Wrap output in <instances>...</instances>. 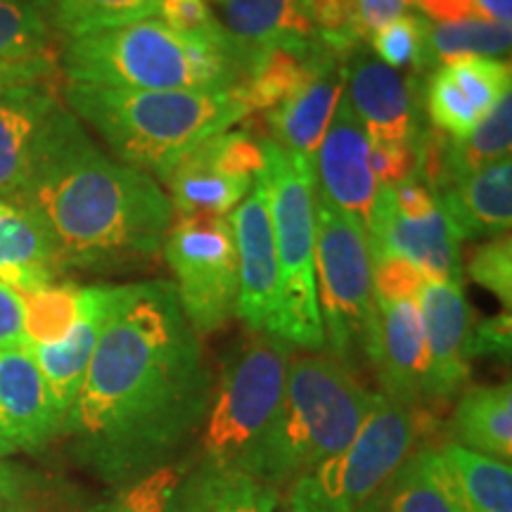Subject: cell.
<instances>
[{
    "mask_svg": "<svg viewBox=\"0 0 512 512\" xmlns=\"http://www.w3.org/2000/svg\"><path fill=\"white\" fill-rule=\"evenodd\" d=\"M211 403L200 335L174 283L119 285L60 432L112 484L150 475L200 427Z\"/></svg>",
    "mask_w": 512,
    "mask_h": 512,
    "instance_id": "cell-1",
    "label": "cell"
},
{
    "mask_svg": "<svg viewBox=\"0 0 512 512\" xmlns=\"http://www.w3.org/2000/svg\"><path fill=\"white\" fill-rule=\"evenodd\" d=\"M12 202L43 221L64 268L152 259L174 221L155 178L105 155L62 105L43 126Z\"/></svg>",
    "mask_w": 512,
    "mask_h": 512,
    "instance_id": "cell-2",
    "label": "cell"
},
{
    "mask_svg": "<svg viewBox=\"0 0 512 512\" xmlns=\"http://www.w3.org/2000/svg\"><path fill=\"white\" fill-rule=\"evenodd\" d=\"M64 102L121 164L155 181H166L188 152L252 114L238 86L226 91H117L67 83Z\"/></svg>",
    "mask_w": 512,
    "mask_h": 512,
    "instance_id": "cell-3",
    "label": "cell"
},
{
    "mask_svg": "<svg viewBox=\"0 0 512 512\" xmlns=\"http://www.w3.org/2000/svg\"><path fill=\"white\" fill-rule=\"evenodd\" d=\"M62 72L67 83L117 91H226L242 79L228 53L176 34L157 17L69 38Z\"/></svg>",
    "mask_w": 512,
    "mask_h": 512,
    "instance_id": "cell-4",
    "label": "cell"
},
{
    "mask_svg": "<svg viewBox=\"0 0 512 512\" xmlns=\"http://www.w3.org/2000/svg\"><path fill=\"white\" fill-rule=\"evenodd\" d=\"M375 394L328 351L292 354L285 396L256 479L273 489L316 470L351 444Z\"/></svg>",
    "mask_w": 512,
    "mask_h": 512,
    "instance_id": "cell-5",
    "label": "cell"
},
{
    "mask_svg": "<svg viewBox=\"0 0 512 512\" xmlns=\"http://www.w3.org/2000/svg\"><path fill=\"white\" fill-rule=\"evenodd\" d=\"M264 178L268 185L280 294L271 335L290 347L323 351L325 332L316 287V178L313 162L264 140Z\"/></svg>",
    "mask_w": 512,
    "mask_h": 512,
    "instance_id": "cell-6",
    "label": "cell"
},
{
    "mask_svg": "<svg viewBox=\"0 0 512 512\" xmlns=\"http://www.w3.org/2000/svg\"><path fill=\"white\" fill-rule=\"evenodd\" d=\"M294 347L268 332H249L223 363L202 432L204 463L256 479L261 453L283 406Z\"/></svg>",
    "mask_w": 512,
    "mask_h": 512,
    "instance_id": "cell-7",
    "label": "cell"
},
{
    "mask_svg": "<svg viewBox=\"0 0 512 512\" xmlns=\"http://www.w3.org/2000/svg\"><path fill=\"white\" fill-rule=\"evenodd\" d=\"M430 427L427 408L375 394L351 444L287 486L285 512H358L418 451Z\"/></svg>",
    "mask_w": 512,
    "mask_h": 512,
    "instance_id": "cell-8",
    "label": "cell"
},
{
    "mask_svg": "<svg viewBox=\"0 0 512 512\" xmlns=\"http://www.w3.org/2000/svg\"><path fill=\"white\" fill-rule=\"evenodd\" d=\"M316 287L328 354L351 370L370 358L377 335L373 254L354 216L316 190Z\"/></svg>",
    "mask_w": 512,
    "mask_h": 512,
    "instance_id": "cell-9",
    "label": "cell"
},
{
    "mask_svg": "<svg viewBox=\"0 0 512 512\" xmlns=\"http://www.w3.org/2000/svg\"><path fill=\"white\" fill-rule=\"evenodd\" d=\"M181 309L197 335L226 328L238 313V254L223 216L181 219L164 238Z\"/></svg>",
    "mask_w": 512,
    "mask_h": 512,
    "instance_id": "cell-10",
    "label": "cell"
},
{
    "mask_svg": "<svg viewBox=\"0 0 512 512\" xmlns=\"http://www.w3.org/2000/svg\"><path fill=\"white\" fill-rule=\"evenodd\" d=\"M238 254V313L252 332L271 335L278 313L280 271L275 252L268 185L264 169L254 178L252 188L228 216Z\"/></svg>",
    "mask_w": 512,
    "mask_h": 512,
    "instance_id": "cell-11",
    "label": "cell"
},
{
    "mask_svg": "<svg viewBox=\"0 0 512 512\" xmlns=\"http://www.w3.org/2000/svg\"><path fill=\"white\" fill-rule=\"evenodd\" d=\"M418 306L427 344L425 406L446 403L463 392L472 363V311L463 280H425Z\"/></svg>",
    "mask_w": 512,
    "mask_h": 512,
    "instance_id": "cell-12",
    "label": "cell"
},
{
    "mask_svg": "<svg viewBox=\"0 0 512 512\" xmlns=\"http://www.w3.org/2000/svg\"><path fill=\"white\" fill-rule=\"evenodd\" d=\"M313 178L318 195L368 230L380 185L368 164V136L351 110L347 93L339 98L328 131L313 155Z\"/></svg>",
    "mask_w": 512,
    "mask_h": 512,
    "instance_id": "cell-13",
    "label": "cell"
},
{
    "mask_svg": "<svg viewBox=\"0 0 512 512\" xmlns=\"http://www.w3.org/2000/svg\"><path fill=\"white\" fill-rule=\"evenodd\" d=\"M366 235L373 256H401L427 280H463L460 233L441 204L427 219L408 221L396 214L389 188H380Z\"/></svg>",
    "mask_w": 512,
    "mask_h": 512,
    "instance_id": "cell-14",
    "label": "cell"
},
{
    "mask_svg": "<svg viewBox=\"0 0 512 512\" xmlns=\"http://www.w3.org/2000/svg\"><path fill=\"white\" fill-rule=\"evenodd\" d=\"M377 304V335L368 363L384 396L425 408L427 344L418 299Z\"/></svg>",
    "mask_w": 512,
    "mask_h": 512,
    "instance_id": "cell-15",
    "label": "cell"
},
{
    "mask_svg": "<svg viewBox=\"0 0 512 512\" xmlns=\"http://www.w3.org/2000/svg\"><path fill=\"white\" fill-rule=\"evenodd\" d=\"M349 105L368 138L406 140L420 138V112L413 98V81L389 69L366 53H351L344 81Z\"/></svg>",
    "mask_w": 512,
    "mask_h": 512,
    "instance_id": "cell-16",
    "label": "cell"
},
{
    "mask_svg": "<svg viewBox=\"0 0 512 512\" xmlns=\"http://www.w3.org/2000/svg\"><path fill=\"white\" fill-rule=\"evenodd\" d=\"M223 29L233 43L235 60L245 72L271 50L306 55L318 46L316 29L302 0H219Z\"/></svg>",
    "mask_w": 512,
    "mask_h": 512,
    "instance_id": "cell-17",
    "label": "cell"
},
{
    "mask_svg": "<svg viewBox=\"0 0 512 512\" xmlns=\"http://www.w3.org/2000/svg\"><path fill=\"white\" fill-rule=\"evenodd\" d=\"M422 465L453 512H512V467L453 444L420 446Z\"/></svg>",
    "mask_w": 512,
    "mask_h": 512,
    "instance_id": "cell-18",
    "label": "cell"
},
{
    "mask_svg": "<svg viewBox=\"0 0 512 512\" xmlns=\"http://www.w3.org/2000/svg\"><path fill=\"white\" fill-rule=\"evenodd\" d=\"M62 413L27 347L0 349V441L36 448L60 432Z\"/></svg>",
    "mask_w": 512,
    "mask_h": 512,
    "instance_id": "cell-19",
    "label": "cell"
},
{
    "mask_svg": "<svg viewBox=\"0 0 512 512\" xmlns=\"http://www.w3.org/2000/svg\"><path fill=\"white\" fill-rule=\"evenodd\" d=\"M347 60L349 57L330 53L318 67V72L299 91H294L290 98L266 112L273 143L313 162V155H316L332 114L337 110V102L344 93Z\"/></svg>",
    "mask_w": 512,
    "mask_h": 512,
    "instance_id": "cell-20",
    "label": "cell"
},
{
    "mask_svg": "<svg viewBox=\"0 0 512 512\" xmlns=\"http://www.w3.org/2000/svg\"><path fill=\"white\" fill-rule=\"evenodd\" d=\"M60 107L50 79L0 91V197L12 200L27 176L38 136Z\"/></svg>",
    "mask_w": 512,
    "mask_h": 512,
    "instance_id": "cell-21",
    "label": "cell"
},
{
    "mask_svg": "<svg viewBox=\"0 0 512 512\" xmlns=\"http://www.w3.org/2000/svg\"><path fill=\"white\" fill-rule=\"evenodd\" d=\"M64 261L34 211L0 197V283L17 292L57 283Z\"/></svg>",
    "mask_w": 512,
    "mask_h": 512,
    "instance_id": "cell-22",
    "label": "cell"
},
{
    "mask_svg": "<svg viewBox=\"0 0 512 512\" xmlns=\"http://www.w3.org/2000/svg\"><path fill=\"white\" fill-rule=\"evenodd\" d=\"M117 294L119 285H98L93 306L74 325V330L67 337L55 344L27 347L38 370H41L43 380L48 384L50 394H53V401L57 411L62 413V420L69 413V408L74 406L76 396H79L83 377H86L88 366H91L93 351L98 347L100 332L105 328L107 318H110L114 302H117Z\"/></svg>",
    "mask_w": 512,
    "mask_h": 512,
    "instance_id": "cell-23",
    "label": "cell"
},
{
    "mask_svg": "<svg viewBox=\"0 0 512 512\" xmlns=\"http://www.w3.org/2000/svg\"><path fill=\"white\" fill-rule=\"evenodd\" d=\"M437 202L460 233V240L498 238L512 223V162H501L472 171L439 192Z\"/></svg>",
    "mask_w": 512,
    "mask_h": 512,
    "instance_id": "cell-24",
    "label": "cell"
},
{
    "mask_svg": "<svg viewBox=\"0 0 512 512\" xmlns=\"http://www.w3.org/2000/svg\"><path fill=\"white\" fill-rule=\"evenodd\" d=\"M216 138V136H214ZM214 138L204 140L188 152L166 176L169 202L181 219L195 216H223L245 200L254 181L230 176L221 169L214 152Z\"/></svg>",
    "mask_w": 512,
    "mask_h": 512,
    "instance_id": "cell-25",
    "label": "cell"
},
{
    "mask_svg": "<svg viewBox=\"0 0 512 512\" xmlns=\"http://www.w3.org/2000/svg\"><path fill=\"white\" fill-rule=\"evenodd\" d=\"M166 512H285V503L259 479L202 465L183 479Z\"/></svg>",
    "mask_w": 512,
    "mask_h": 512,
    "instance_id": "cell-26",
    "label": "cell"
},
{
    "mask_svg": "<svg viewBox=\"0 0 512 512\" xmlns=\"http://www.w3.org/2000/svg\"><path fill=\"white\" fill-rule=\"evenodd\" d=\"M453 444L510 463L512 458V389L510 382L477 384L460 394L451 425Z\"/></svg>",
    "mask_w": 512,
    "mask_h": 512,
    "instance_id": "cell-27",
    "label": "cell"
},
{
    "mask_svg": "<svg viewBox=\"0 0 512 512\" xmlns=\"http://www.w3.org/2000/svg\"><path fill=\"white\" fill-rule=\"evenodd\" d=\"M98 285L50 283L38 290L19 292L24 306V347L55 344L74 330L95 302Z\"/></svg>",
    "mask_w": 512,
    "mask_h": 512,
    "instance_id": "cell-28",
    "label": "cell"
},
{
    "mask_svg": "<svg viewBox=\"0 0 512 512\" xmlns=\"http://www.w3.org/2000/svg\"><path fill=\"white\" fill-rule=\"evenodd\" d=\"M159 3L162 0H41L50 27L67 36V41L157 17Z\"/></svg>",
    "mask_w": 512,
    "mask_h": 512,
    "instance_id": "cell-29",
    "label": "cell"
},
{
    "mask_svg": "<svg viewBox=\"0 0 512 512\" xmlns=\"http://www.w3.org/2000/svg\"><path fill=\"white\" fill-rule=\"evenodd\" d=\"M57 62L41 0H0V64Z\"/></svg>",
    "mask_w": 512,
    "mask_h": 512,
    "instance_id": "cell-30",
    "label": "cell"
},
{
    "mask_svg": "<svg viewBox=\"0 0 512 512\" xmlns=\"http://www.w3.org/2000/svg\"><path fill=\"white\" fill-rule=\"evenodd\" d=\"M510 27L486 22V19H463V22L432 24L427 36L430 64H446L458 57H501L510 53Z\"/></svg>",
    "mask_w": 512,
    "mask_h": 512,
    "instance_id": "cell-31",
    "label": "cell"
},
{
    "mask_svg": "<svg viewBox=\"0 0 512 512\" xmlns=\"http://www.w3.org/2000/svg\"><path fill=\"white\" fill-rule=\"evenodd\" d=\"M358 512H453L422 465L420 448Z\"/></svg>",
    "mask_w": 512,
    "mask_h": 512,
    "instance_id": "cell-32",
    "label": "cell"
},
{
    "mask_svg": "<svg viewBox=\"0 0 512 512\" xmlns=\"http://www.w3.org/2000/svg\"><path fill=\"white\" fill-rule=\"evenodd\" d=\"M432 24L420 15H403L392 24L375 31L368 38L375 55L382 64L399 72V69H413V72H427L430 64V50H427V36Z\"/></svg>",
    "mask_w": 512,
    "mask_h": 512,
    "instance_id": "cell-33",
    "label": "cell"
},
{
    "mask_svg": "<svg viewBox=\"0 0 512 512\" xmlns=\"http://www.w3.org/2000/svg\"><path fill=\"white\" fill-rule=\"evenodd\" d=\"M425 107L432 128L446 136L463 140L482 124V114L475 110L470 98L453 83L444 67L432 69L425 83Z\"/></svg>",
    "mask_w": 512,
    "mask_h": 512,
    "instance_id": "cell-34",
    "label": "cell"
},
{
    "mask_svg": "<svg viewBox=\"0 0 512 512\" xmlns=\"http://www.w3.org/2000/svg\"><path fill=\"white\" fill-rule=\"evenodd\" d=\"M444 67L453 83L470 98L475 110L486 117L510 93V62L494 60V57H458Z\"/></svg>",
    "mask_w": 512,
    "mask_h": 512,
    "instance_id": "cell-35",
    "label": "cell"
},
{
    "mask_svg": "<svg viewBox=\"0 0 512 512\" xmlns=\"http://www.w3.org/2000/svg\"><path fill=\"white\" fill-rule=\"evenodd\" d=\"M157 19H162L166 27L176 31V34L190 38V41L209 43V46L223 50V53H228L235 60L233 43H230L226 29L216 19L207 0H162L157 10Z\"/></svg>",
    "mask_w": 512,
    "mask_h": 512,
    "instance_id": "cell-36",
    "label": "cell"
},
{
    "mask_svg": "<svg viewBox=\"0 0 512 512\" xmlns=\"http://www.w3.org/2000/svg\"><path fill=\"white\" fill-rule=\"evenodd\" d=\"M181 482L183 472L178 465H162L88 512H166Z\"/></svg>",
    "mask_w": 512,
    "mask_h": 512,
    "instance_id": "cell-37",
    "label": "cell"
},
{
    "mask_svg": "<svg viewBox=\"0 0 512 512\" xmlns=\"http://www.w3.org/2000/svg\"><path fill=\"white\" fill-rule=\"evenodd\" d=\"M467 273L482 285L484 290L496 294L501 302L512 304V242L508 235L484 242L482 247L475 249L472 259L467 261Z\"/></svg>",
    "mask_w": 512,
    "mask_h": 512,
    "instance_id": "cell-38",
    "label": "cell"
},
{
    "mask_svg": "<svg viewBox=\"0 0 512 512\" xmlns=\"http://www.w3.org/2000/svg\"><path fill=\"white\" fill-rule=\"evenodd\" d=\"M425 275L411 261L392 254L373 256V292L375 302H401L418 299Z\"/></svg>",
    "mask_w": 512,
    "mask_h": 512,
    "instance_id": "cell-39",
    "label": "cell"
},
{
    "mask_svg": "<svg viewBox=\"0 0 512 512\" xmlns=\"http://www.w3.org/2000/svg\"><path fill=\"white\" fill-rule=\"evenodd\" d=\"M368 164L380 188L406 181L418 174V140H377L368 138Z\"/></svg>",
    "mask_w": 512,
    "mask_h": 512,
    "instance_id": "cell-40",
    "label": "cell"
},
{
    "mask_svg": "<svg viewBox=\"0 0 512 512\" xmlns=\"http://www.w3.org/2000/svg\"><path fill=\"white\" fill-rule=\"evenodd\" d=\"M389 197H392L396 214L408 221L427 219V216H432L434 211L439 209L434 192L427 188L418 176L406 178V181L392 185V188H389Z\"/></svg>",
    "mask_w": 512,
    "mask_h": 512,
    "instance_id": "cell-41",
    "label": "cell"
},
{
    "mask_svg": "<svg viewBox=\"0 0 512 512\" xmlns=\"http://www.w3.org/2000/svg\"><path fill=\"white\" fill-rule=\"evenodd\" d=\"M512 330H510V313L491 316L482 323L472 325L470 337V356H505L510 354Z\"/></svg>",
    "mask_w": 512,
    "mask_h": 512,
    "instance_id": "cell-42",
    "label": "cell"
},
{
    "mask_svg": "<svg viewBox=\"0 0 512 512\" xmlns=\"http://www.w3.org/2000/svg\"><path fill=\"white\" fill-rule=\"evenodd\" d=\"M406 8L408 0H356L354 19L358 41H368L375 31L406 15Z\"/></svg>",
    "mask_w": 512,
    "mask_h": 512,
    "instance_id": "cell-43",
    "label": "cell"
},
{
    "mask_svg": "<svg viewBox=\"0 0 512 512\" xmlns=\"http://www.w3.org/2000/svg\"><path fill=\"white\" fill-rule=\"evenodd\" d=\"M24 347V306L17 290L0 283V349Z\"/></svg>",
    "mask_w": 512,
    "mask_h": 512,
    "instance_id": "cell-44",
    "label": "cell"
},
{
    "mask_svg": "<svg viewBox=\"0 0 512 512\" xmlns=\"http://www.w3.org/2000/svg\"><path fill=\"white\" fill-rule=\"evenodd\" d=\"M420 12L434 19L437 24L463 22V19H479L477 0H408Z\"/></svg>",
    "mask_w": 512,
    "mask_h": 512,
    "instance_id": "cell-45",
    "label": "cell"
},
{
    "mask_svg": "<svg viewBox=\"0 0 512 512\" xmlns=\"http://www.w3.org/2000/svg\"><path fill=\"white\" fill-rule=\"evenodd\" d=\"M57 62H38V64H0V91L17 86V83L43 81L55 74Z\"/></svg>",
    "mask_w": 512,
    "mask_h": 512,
    "instance_id": "cell-46",
    "label": "cell"
},
{
    "mask_svg": "<svg viewBox=\"0 0 512 512\" xmlns=\"http://www.w3.org/2000/svg\"><path fill=\"white\" fill-rule=\"evenodd\" d=\"M477 15L486 22L510 27L512 22V0H477Z\"/></svg>",
    "mask_w": 512,
    "mask_h": 512,
    "instance_id": "cell-47",
    "label": "cell"
},
{
    "mask_svg": "<svg viewBox=\"0 0 512 512\" xmlns=\"http://www.w3.org/2000/svg\"><path fill=\"white\" fill-rule=\"evenodd\" d=\"M3 453H10V448L3 444V441H0V456H3Z\"/></svg>",
    "mask_w": 512,
    "mask_h": 512,
    "instance_id": "cell-48",
    "label": "cell"
},
{
    "mask_svg": "<svg viewBox=\"0 0 512 512\" xmlns=\"http://www.w3.org/2000/svg\"><path fill=\"white\" fill-rule=\"evenodd\" d=\"M0 512H19V510H12V508H3V505H0Z\"/></svg>",
    "mask_w": 512,
    "mask_h": 512,
    "instance_id": "cell-49",
    "label": "cell"
},
{
    "mask_svg": "<svg viewBox=\"0 0 512 512\" xmlns=\"http://www.w3.org/2000/svg\"><path fill=\"white\" fill-rule=\"evenodd\" d=\"M214 3H219V0H214Z\"/></svg>",
    "mask_w": 512,
    "mask_h": 512,
    "instance_id": "cell-50",
    "label": "cell"
}]
</instances>
